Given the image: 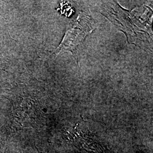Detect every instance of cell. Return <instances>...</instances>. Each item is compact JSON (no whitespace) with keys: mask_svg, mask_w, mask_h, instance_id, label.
Wrapping results in <instances>:
<instances>
[{"mask_svg":"<svg viewBox=\"0 0 153 153\" xmlns=\"http://www.w3.org/2000/svg\"><path fill=\"white\" fill-rule=\"evenodd\" d=\"M93 26L92 19L89 16L85 14H81L76 21L69 26L62 43L55 53L70 51L76 56L78 48L83 44L88 33L92 32Z\"/></svg>","mask_w":153,"mask_h":153,"instance_id":"obj_1","label":"cell"}]
</instances>
